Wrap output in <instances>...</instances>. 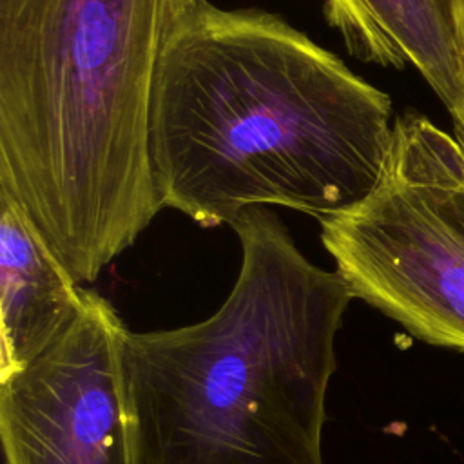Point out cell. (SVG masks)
<instances>
[{
	"label": "cell",
	"instance_id": "8",
	"mask_svg": "<svg viewBox=\"0 0 464 464\" xmlns=\"http://www.w3.org/2000/svg\"><path fill=\"white\" fill-rule=\"evenodd\" d=\"M459 54H460V67H462V76H464V2L460 7V14H459Z\"/></svg>",
	"mask_w": 464,
	"mask_h": 464
},
{
	"label": "cell",
	"instance_id": "4",
	"mask_svg": "<svg viewBox=\"0 0 464 464\" xmlns=\"http://www.w3.org/2000/svg\"><path fill=\"white\" fill-rule=\"evenodd\" d=\"M319 223L353 299L428 344L464 352L462 129L399 116L373 188Z\"/></svg>",
	"mask_w": 464,
	"mask_h": 464
},
{
	"label": "cell",
	"instance_id": "9",
	"mask_svg": "<svg viewBox=\"0 0 464 464\" xmlns=\"http://www.w3.org/2000/svg\"><path fill=\"white\" fill-rule=\"evenodd\" d=\"M459 2H460V4H462V2H464V0H459Z\"/></svg>",
	"mask_w": 464,
	"mask_h": 464
},
{
	"label": "cell",
	"instance_id": "1",
	"mask_svg": "<svg viewBox=\"0 0 464 464\" xmlns=\"http://www.w3.org/2000/svg\"><path fill=\"white\" fill-rule=\"evenodd\" d=\"M392 132L390 96L285 18L199 0L154 83L158 199L203 228L265 205L321 219L373 188Z\"/></svg>",
	"mask_w": 464,
	"mask_h": 464
},
{
	"label": "cell",
	"instance_id": "3",
	"mask_svg": "<svg viewBox=\"0 0 464 464\" xmlns=\"http://www.w3.org/2000/svg\"><path fill=\"white\" fill-rule=\"evenodd\" d=\"M241 268L207 319L125 332L140 464H324L335 337L353 301L265 207L232 223Z\"/></svg>",
	"mask_w": 464,
	"mask_h": 464
},
{
	"label": "cell",
	"instance_id": "2",
	"mask_svg": "<svg viewBox=\"0 0 464 464\" xmlns=\"http://www.w3.org/2000/svg\"><path fill=\"white\" fill-rule=\"evenodd\" d=\"M199 0H0V185L82 283L161 210L150 103Z\"/></svg>",
	"mask_w": 464,
	"mask_h": 464
},
{
	"label": "cell",
	"instance_id": "6",
	"mask_svg": "<svg viewBox=\"0 0 464 464\" xmlns=\"http://www.w3.org/2000/svg\"><path fill=\"white\" fill-rule=\"evenodd\" d=\"M83 290L18 198L0 185V381L24 370L69 326Z\"/></svg>",
	"mask_w": 464,
	"mask_h": 464
},
{
	"label": "cell",
	"instance_id": "7",
	"mask_svg": "<svg viewBox=\"0 0 464 464\" xmlns=\"http://www.w3.org/2000/svg\"><path fill=\"white\" fill-rule=\"evenodd\" d=\"M459 0H324L348 53L381 67L411 65L464 130Z\"/></svg>",
	"mask_w": 464,
	"mask_h": 464
},
{
	"label": "cell",
	"instance_id": "5",
	"mask_svg": "<svg viewBox=\"0 0 464 464\" xmlns=\"http://www.w3.org/2000/svg\"><path fill=\"white\" fill-rule=\"evenodd\" d=\"M114 306L85 288L80 314L24 370L0 381L5 464H140Z\"/></svg>",
	"mask_w": 464,
	"mask_h": 464
}]
</instances>
